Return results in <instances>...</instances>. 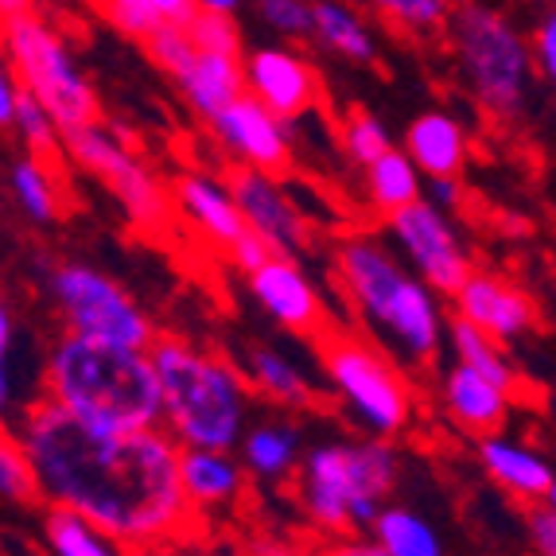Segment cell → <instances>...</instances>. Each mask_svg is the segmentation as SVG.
Instances as JSON below:
<instances>
[{
  "label": "cell",
  "mask_w": 556,
  "mask_h": 556,
  "mask_svg": "<svg viewBox=\"0 0 556 556\" xmlns=\"http://www.w3.org/2000/svg\"><path fill=\"white\" fill-rule=\"evenodd\" d=\"M324 556H390V553H386L378 541H351V545H339Z\"/></svg>",
  "instance_id": "43"
},
{
  "label": "cell",
  "mask_w": 556,
  "mask_h": 556,
  "mask_svg": "<svg viewBox=\"0 0 556 556\" xmlns=\"http://www.w3.org/2000/svg\"><path fill=\"white\" fill-rule=\"evenodd\" d=\"M459 0H366V9L405 36H440Z\"/></svg>",
  "instance_id": "31"
},
{
  "label": "cell",
  "mask_w": 556,
  "mask_h": 556,
  "mask_svg": "<svg viewBox=\"0 0 556 556\" xmlns=\"http://www.w3.org/2000/svg\"><path fill=\"white\" fill-rule=\"evenodd\" d=\"M66 156L75 160L83 172H90L93 179H102L137 226L160 230L167 223V214L176 206L172 187H164V179L125 144L117 129L93 121L86 129L66 132Z\"/></svg>",
  "instance_id": "10"
},
{
  "label": "cell",
  "mask_w": 556,
  "mask_h": 556,
  "mask_svg": "<svg viewBox=\"0 0 556 556\" xmlns=\"http://www.w3.org/2000/svg\"><path fill=\"white\" fill-rule=\"evenodd\" d=\"M339 144H343L346 160L358 164L362 172H366L374 160H381L386 152L397 149L393 137H390V129H386V121L374 117V113H366V110H354L351 117L343 121V129H339Z\"/></svg>",
  "instance_id": "33"
},
{
  "label": "cell",
  "mask_w": 556,
  "mask_h": 556,
  "mask_svg": "<svg viewBox=\"0 0 556 556\" xmlns=\"http://www.w3.org/2000/svg\"><path fill=\"white\" fill-rule=\"evenodd\" d=\"M230 187L238 195V206L245 214L250 230L257 233L273 253L280 257H300L312 245V233H307V218L292 195L285 191L273 172H257V167H233Z\"/></svg>",
  "instance_id": "13"
},
{
  "label": "cell",
  "mask_w": 556,
  "mask_h": 556,
  "mask_svg": "<svg viewBox=\"0 0 556 556\" xmlns=\"http://www.w3.org/2000/svg\"><path fill=\"white\" fill-rule=\"evenodd\" d=\"M447 343H452L455 362H464V366H471V370L486 374L491 381H498V386H506V390L514 393L518 374H514L510 358L502 354V346H498L494 334H486L482 327H475L471 319L452 316V324H447Z\"/></svg>",
  "instance_id": "30"
},
{
  "label": "cell",
  "mask_w": 556,
  "mask_h": 556,
  "mask_svg": "<svg viewBox=\"0 0 556 556\" xmlns=\"http://www.w3.org/2000/svg\"><path fill=\"white\" fill-rule=\"evenodd\" d=\"M245 0H195L199 12H214V16H233Z\"/></svg>",
  "instance_id": "44"
},
{
  "label": "cell",
  "mask_w": 556,
  "mask_h": 556,
  "mask_svg": "<svg viewBox=\"0 0 556 556\" xmlns=\"http://www.w3.org/2000/svg\"><path fill=\"white\" fill-rule=\"evenodd\" d=\"M172 199H176V211L184 214V223L199 233L211 245H223L226 253L238 245L250 223L238 206L230 176H214V172H184V176L172 184Z\"/></svg>",
  "instance_id": "16"
},
{
  "label": "cell",
  "mask_w": 556,
  "mask_h": 556,
  "mask_svg": "<svg viewBox=\"0 0 556 556\" xmlns=\"http://www.w3.org/2000/svg\"><path fill=\"white\" fill-rule=\"evenodd\" d=\"M405 152L417 160V167L425 172V179L464 176L467 156H471L467 125L447 110L417 113L405 129Z\"/></svg>",
  "instance_id": "19"
},
{
  "label": "cell",
  "mask_w": 556,
  "mask_h": 556,
  "mask_svg": "<svg viewBox=\"0 0 556 556\" xmlns=\"http://www.w3.org/2000/svg\"><path fill=\"white\" fill-rule=\"evenodd\" d=\"M444 408L455 425H464L467 432H479V437H491L498 432L506 413H510V390L491 381L486 374L471 370L464 362H455L452 370L444 374Z\"/></svg>",
  "instance_id": "20"
},
{
  "label": "cell",
  "mask_w": 556,
  "mask_h": 556,
  "mask_svg": "<svg viewBox=\"0 0 556 556\" xmlns=\"http://www.w3.org/2000/svg\"><path fill=\"white\" fill-rule=\"evenodd\" d=\"M4 63L12 66V75L20 78L24 90H31L55 113L63 132H78L93 121H102L93 83L78 66L66 39L55 31V24L39 12H20V16L4 20Z\"/></svg>",
  "instance_id": "8"
},
{
  "label": "cell",
  "mask_w": 556,
  "mask_h": 556,
  "mask_svg": "<svg viewBox=\"0 0 556 556\" xmlns=\"http://www.w3.org/2000/svg\"><path fill=\"white\" fill-rule=\"evenodd\" d=\"M98 4H102L105 20H110L113 28L140 39V43L164 28V20H160V12L152 9L149 0H98Z\"/></svg>",
  "instance_id": "35"
},
{
  "label": "cell",
  "mask_w": 556,
  "mask_h": 556,
  "mask_svg": "<svg viewBox=\"0 0 556 556\" xmlns=\"http://www.w3.org/2000/svg\"><path fill=\"white\" fill-rule=\"evenodd\" d=\"M152 9L160 12L164 24H191L195 20V0H149Z\"/></svg>",
  "instance_id": "42"
},
{
  "label": "cell",
  "mask_w": 556,
  "mask_h": 556,
  "mask_svg": "<svg viewBox=\"0 0 556 556\" xmlns=\"http://www.w3.org/2000/svg\"><path fill=\"white\" fill-rule=\"evenodd\" d=\"M529 541L538 556H556V514L541 502L538 510H529Z\"/></svg>",
  "instance_id": "39"
},
{
  "label": "cell",
  "mask_w": 556,
  "mask_h": 556,
  "mask_svg": "<svg viewBox=\"0 0 556 556\" xmlns=\"http://www.w3.org/2000/svg\"><path fill=\"white\" fill-rule=\"evenodd\" d=\"M452 304H455V316L471 319L475 327L494 334L498 343L521 339V334H529L533 324H538L533 300L521 288H514L510 280L494 277V273H471V280L455 292Z\"/></svg>",
  "instance_id": "17"
},
{
  "label": "cell",
  "mask_w": 556,
  "mask_h": 556,
  "mask_svg": "<svg viewBox=\"0 0 556 556\" xmlns=\"http://www.w3.org/2000/svg\"><path fill=\"white\" fill-rule=\"evenodd\" d=\"M0 494L9 502L39 498L36 467H31L28 452H24V444L16 440V432H9L4 444H0Z\"/></svg>",
  "instance_id": "34"
},
{
  "label": "cell",
  "mask_w": 556,
  "mask_h": 556,
  "mask_svg": "<svg viewBox=\"0 0 556 556\" xmlns=\"http://www.w3.org/2000/svg\"><path fill=\"white\" fill-rule=\"evenodd\" d=\"M257 4H261V0H257Z\"/></svg>",
  "instance_id": "47"
},
{
  "label": "cell",
  "mask_w": 556,
  "mask_h": 556,
  "mask_svg": "<svg viewBox=\"0 0 556 556\" xmlns=\"http://www.w3.org/2000/svg\"><path fill=\"white\" fill-rule=\"evenodd\" d=\"M39 533L51 556H125V545L117 538L66 506H47Z\"/></svg>",
  "instance_id": "28"
},
{
  "label": "cell",
  "mask_w": 556,
  "mask_h": 556,
  "mask_svg": "<svg viewBox=\"0 0 556 556\" xmlns=\"http://www.w3.org/2000/svg\"><path fill=\"white\" fill-rule=\"evenodd\" d=\"M425 199H428L432 206H440L444 214H452V211H459V206H464V184H459V176L428 179Z\"/></svg>",
  "instance_id": "40"
},
{
  "label": "cell",
  "mask_w": 556,
  "mask_h": 556,
  "mask_svg": "<svg viewBox=\"0 0 556 556\" xmlns=\"http://www.w3.org/2000/svg\"><path fill=\"white\" fill-rule=\"evenodd\" d=\"M241 374L261 397L277 401V405H307L316 397V381L300 366L292 354L277 351V346H245L241 354Z\"/></svg>",
  "instance_id": "24"
},
{
  "label": "cell",
  "mask_w": 556,
  "mask_h": 556,
  "mask_svg": "<svg viewBox=\"0 0 556 556\" xmlns=\"http://www.w3.org/2000/svg\"><path fill=\"white\" fill-rule=\"evenodd\" d=\"M179 471H184V491L195 510L230 506L250 475L245 464H238L230 452H218V447H184Z\"/></svg>",
  "instance_id": "23"
},
{
  "label": "cell",
  "mask_w": 556,
  "mask_h": 556,
  "mask_svg": "<svg viewBox=\"0 0 556 556\" xmlns=\"http://www.w3.org/2000/svg\"><path fill=\"white\" fill-rule=\"evenodd\" d=\"M245 285H250V296L257 300V307L273 324H280L292 334H319L324 331V300H319V288L312 285L304 269H300L296 257H280L273 253L261 269L245 273Z\"/></svg>",
  "instance_id": "14"
},
{
  "label": "cell",
  "mask_w": 556,
  "mask_h": 556,
  "mask_svg": "<svg viewBox=\"0 0 556 556\" xmlns=\"http://www.w3.org/2000/svg\"><path fill=\"white\" fill-rule=\"evenodd\" d=\"M9 191H12L16 211L24 214L31 226L59 223V179H55L51 160L31 156V152L16 156L9 167Z\"/></svg>",
  "instance_id": "27"
},
{
  "label": "cell",
  "mask_w": 556,
  "mask_h": 556,
  "mask_svg": "<svg viewBox=\"0 0 556 556\" xmlns=\"http://www.w3.org/2000/svg\"><path fill=\"white\" fill-rule=\"evenodd\" d=\"M386 233H390V245L405 257L408 269L417 273L420 280H428L440 296L452 300L471 280V253L459 241V233L452 230L447 214L428 203V199L390 214Z\"/></svg>",
  "instance_id": "11"
},
{
  "label": "cell",
  "mask_w": 556,
  "mask_h": 556,
  "mask_svg": "<svg viewBox=\"0 0 556 556\" xmlns=\"http://www.w3.org/2000/svg\"><path fill=\"white\" fill-rule=\"evenodd\" d=\"M273 257V250L269 245H265V241L257 238V233H245V238L238 241V245H233L230 250V261L233 265H238L241 273H253V269H261V265H265V261Z\"/></svg>",
  "instance_id": "41"
},
{
  "label": "cell",
  "mask_w": 556,
  "mask_h": 556,
  "mask_svg": "<svg viewBox=\"0 0 556 556\" xmlns=\"http://www.w3.org/2000/svg\"><path fill=\"white\" fill-rule=\"evenodd\" d=\"M191 39L203 51H226V55H241V31L233 16H214V12H195V20L187 24Z\"/></svg>",
  "instance_id": "37"
},
{
  "label": "cell",
  "mask_w": 556,
  "mask_h": 556,
  "mask_svg": "<svg viewBox=\"0 0 556 556\" xmlns=\"http://www.w3.org/2000/svg\"><path fill=\"white\" fill-rule=\"evenodd\" d=\"M366 199H370L374 211L390 218V214L425 199V172L405 149L386 152V156L366 167Z\"/></svg>",
  "instance_id": "26"
},
{
  "label": "cell",
  "mask_w": 556,
  "mask_h": 556,
  "mask_svg": "<svg viewBox=\"0 0 556 556\" xmlns=\"http://www.w3.org/2000/svg\"><path fill=\"white\" fill-rule=\"evenodd\" d=\"M319 370L362 432L390 440L413 425L417 401L401 362L378 343L351 331H327L319 339Z\"/></svg>",
  "instance_id": "7"
},
{
  "label": "cell",
  "mask_w": 556,
  "mask_h": 556,
  "mask_svg": "<svg viewBox=\"0 0 556 556\" xmlns=\"http://www.w3.org/2000/svg\"><path fill=\"white\" fill-rule=\"evenodd\" d=\"M334 273L343 296L381 351L393 354L401 366L437 362L452 319H444L437 288L408 269L405 257L390 250V241L366 233L339 241Z\"/></svg>",
  "instance_id": "2"
},
{
  "label": "cell",
  "mask_w": 556,
  "mask_h": 556,
  "mask_svg": "<svg viewBox=\"0 0 556 556\" xmlns=\"http://www.w3.org/2000/svg\"><path fill=\"white\" fill-rule=\"evenodd\" d=\"M444 31L459 83L475 105L494 121H518L529 110L538 75L533 39L486 0H459Z\"/></svg>",
  "instance_id": "5"
},
{
  "label": "cell",
  "mask_w": 556,
  "mask_h": 556,
  "mask_svg": "<svg viewBox=\"0 0 556 556\" xmlns=\"http://www.w3.org/2000/svg\"><path fill=\"white\" fill-rule=\"evenodd\" d=\"M43 397L105 432L164 428V390L152 351L66 331L43 362Z\"/></svg>",
  "instance_id": "3"
},
{
  "label": "cell",
  "mask_w": 556,
  "mask_h": 556,
  "mask_svg": "<svg viewBox=\"0 0 556 556\" xmlns=\"http://www.w3.org/2000/svg\"><path fill=\"white\" fill-rule=\"evenodd\" d=\"M257 9L280 39H312V0H261Z\"/></svg>",
  "instance_id": "36"
},
{
  "label": "cell",
  "mask_w": 556,
  "mask_h": 556,
  "mask_svg": "<svg viewBox=\"0 0 556 556\" xmlns=\"http://www.w3.org/2000/svg\"><path fill=\"white\" fill-rule=\"evenodd\" d=\"M533 59H538V75L556 90V0L541 12V20L533 24Z\"/></svg>",
  "instance_id": "38"
},
{
  "label": "cell",
  "mask_w": 556,
  "mask_h": 556,
  "mask_svg": "<svg viewBox=\"0 0 556 556\" xmlns=\"http://www.w3.org/2000/svg\"><path fill=\"white\" fill-rule=\"evenodd\" d=\"M370 533L390 556H444L440 529L408 506H381Z\"/></svg>",
  "instance_id": "29"
},
{
  "label": "cell",
  "mask_w": 556,
  "mask_h": 556,
  "mask_svg": "<svg viewBox=\"0 0 556 556\" xmlns=\"http://www.w3.org/2000/svg\"><path fill=\"white\" fill-rule=\"evenodd\" d=\"M300 428L288 420H261L241 440V464L253 479L277 482L300 467Z\"/></svg>",
  "instance_id": "25"
},
{
  "label": "cell",
  "mask_w": 556,
  "mask_h": 556,
  "mask_svg": "<svg viewBox=\"0 0 556 556\" xmlns=\"http://www.w3.org/2000/svg\"><path fill=\"white\" fill-rule=\"evenodd\" d=\"M12 132L20 137L24 152L43 160H55L66 149V132L59 129L55 113L39 102L36 93L20 86V102H16V121H12Z\"/></svg>",
  "instance_id": "32"
},
{
  "label": "cell",
  "mask_w": 556,
  "mask_h": 556,
  "mask_svg": "<svg viewBox=\"0 0 556 556\" xmlns=\"http://www.w3.org/2000/svg\"><path fill=\"white\" fill-rule=\"evenodd\" d=\"M479 464L502 491H510L521 502H545L548 486L556 482V471L545 455L506 437H494V432L479 440Z\"/></svg>",
  "instance_id": "22"
},
{
  "label": "cell",
  "mask_w": 556,
  "mask_h": 556,
  "mask_svg": "<svg viewBox=\"0 0 556 556\" xmlns=\"http://www.w3.org/2000/svg\"><path fill=\"white\" fill-rule=\"evenodd\" d=\"M0 12H4V20L20 16V12H31V0H0Z\"/></svg>",
  "instance_id": "45"
},
{
  "label": "cell",
  "mask_w": 556,
  "mask_h": 556,
  "mask_svg": "<svg viewBox=\"0 0 556 556\" xmlns=\"http://www.w3.org/2000/svg\"><path fill=\"white\" fill-rule=\"evenodd\" d=\"M12 432L36 467L39 498L90 518L125 548L164 545L195 518L179 471L184 447L167 428L105 432L39 397Z\"/></svg>",
  "instance_id": "1"
},
{
  "label": "cell",
  "mask_w": 556,
  "mask_h": 556,
  "mask_svg": "<svg viewBox=\"0 0 556 556\" xmlns=\"http://www.w3.org/2000/svg\"><path fill=\"white\" fill-rule=\"evenodd\" d=\"M179 98L187 102V110L199 121L211 125L226 105H233L238 98H245V55H226V51H203L195 43V55L179 66L176 75Z\"/></svg>",
  "instance_id": "18"
},
{
  "label": "cell",
  "mask_w": 556,
  "mask_h": 556,
  "mask_svg": "<svg viewBox=\"0 0 556 556\" xmlns=\"http://www.w3.org/2000/svg\"><path fill=\"white\" fill-rule=\"evenodd\" d=\"M47 292L55 300L66 331L86 334V339H105L121 346H156V327L149 312L125 292L102 269L83 265V261H63L47 269Z\"/></svg>",
  "instance_id": "9"
},
{
  "label": "cell",
  "mask_w": 556,
  "mask_h": 556,
  "mask_svg": "<svg viewBox=\"0 0 556 556\" xmlns=\"http://www.w3.org/2000/svg\"><path fill=\"white\" fill-rule=\"evenodd\" d=\"M397 482V452L390 440H331L304 452L296 467L300 506L319 529H370Z\"/></svg>",
  "instance_id": "6"
},
{
  "label": "cell",
  "mask_w": 556,
  "mask_h": 556,
  "mask_svg": "<svg viewBox=\"0 0 556 556\" xmlns=\"http://www.w3.org/2000/svg\"><path fill=\"white\" fill-rule=\"evenodd\" d=\"M211 132L218 137L226 152L233 156L238 167H257V172H273L280 176L292 164V121L277 117L265 102H257L253 93L238 98L226 105L218 117L211 121Z\"/></svg>",
  "instance_id": "12"
},
{
  "label": "cell",
  "mask_w": 556,
  "mask_h": 556,
  "mask_svg": "<svg viewBox=\"0 0 556 556\" xmlns=\"http://www.w3.org/2000/svg\"><path fill=\"white\" fill-rule=\"evenodd\" d=\"M312 39L354 66H374L381 55L378 31L354 0H312Z\"/></svg>",
  "instance_id": "21"
},
{
  "label": "cell",
  "mask_w": 556,
  "mask_h": 556,
  "mask_svg": "<svg viewBox=\"0 0 556 556\" xmlns=\"http://www.w3.org/2000/svg\"><path fill=\"white\" fill-rule=\"evenodd\" d=\"M545 506L556 514V482H553V486H548V494H545Z\"/></svg>",
  "instance_id": "46"
},
{
  "label": "cell",
  "mask_w": 556,
  "mask_h": 556,
  "mask_svg": "<svg viewBox=\"0 0 556 556\" xmlns=\"http://www.w3.org/2000/svg\"><path fill=\"white\" fill-rule=\"evenodd\" d=\"M152 362L164 390V428L179 447H241L250 432V381L233 362L179 339H156Z\"/></svg>",
  "instance_id": "4"
},
{
  "label": "cell",
  "mask_w": 556,
  "mask_h": 556,
  "mask_svg": "<svg viewBox=\"0 0 556 556\" xmlns=\"http://www.w3.org/2000/svg\"><path fill=\"white\" fill-rule=\"evenodd\" d=\"M245 90L257 102L269 105L277 117L300 121L316 105L319 78L300 51L269 43V47H253L250 55H245Z\"/></svg>",
  "instance_id": "15"
}]
</instances>
